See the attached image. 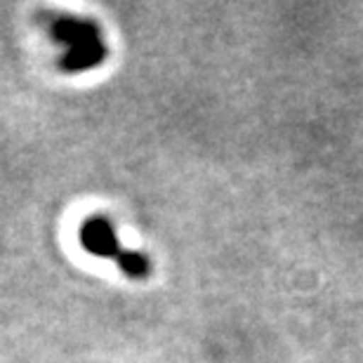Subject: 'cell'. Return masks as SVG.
<instances>
[{
    "label": "cell",
    "instance_id": "cell-4",
    "mask_svg": "<svg viewBox=\"0 0 363 363\" xmlns=\"http://www.w3.org/2000/svg\"><path fill=\"white\" fill-rule=\"evenodd\" d=\"M118 269L128 276V279H135V281H144L149 279L151 274V259L144 255V252H137V250H123L118 259H116Z\"/></svg>",
    "mask_w": 363,
    "mask_h": 363
},
{
    "label": "cell",
    "instance_id": "cell-2",
    "mask_svg": "<svg viewBox=\"0 0 363 363\" xmlns=\"http://www.w3.org/2000/svg\"><path fill=\"white\" fill-rule=\"evenodd\" d=\"M52 35L57 43L67 45L69 50L90 45V43L101 40V28L92 19L81 17H57L52 24Z\"/></svg>",
    "mask_w": 363,
    "mask_h": 363
},
{
    "label": "cell",
    "instance_id": "cell-3",
    "mask_svg": "<svg viewBox=\"0 0 363 363\" xmlns=\"http://www.w3.org/2000/svg\"><path fill=\"white\" fill-rule=\"evenodd\" d=\"M108 50L104 40L90 43V45H81L74 50H67L60 60V69L67 74H81V71H90L94 67H99L106 60Z\"/></svg>",
    "mask_w": 363,
    "mask_h": 363
},
{
    "label": "cell",
    "instance_id": "cell-1",
    "mask_svg": "<svg viewBox=\"0 0 363 363\" xmlns=\"http://www.w3.org/2000/svg\"><path fill=\"white\" fill-rule=\"evenodd\" d=\"M81 245L94 257H111L118 259V255L125 248L121 245L118 236H116L113 224L106 217H90L81 224Z\"/></svg>",
    "mask_w": 363,
    "mask_h": 363
}]
</instances>
